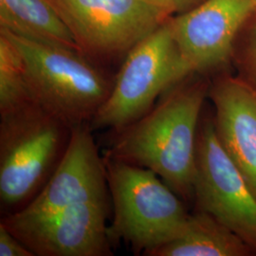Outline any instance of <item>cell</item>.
Segmentation results:
<instances>
[{
    "label": "cell",
    "instance_id": "6da1fadb",
    "mask_svg": "<svg viewBox=\"0 0 256 256\" xmlns=\"http://www.w3.org/2000/svg\"><path fill=\"white\" fill-rule=\"evenodd\" d=\"M180 84V82H178ZM174 84L144 116L111 131L104 154L155 172L184 200L192 198L198 122L207 86Z\"/></svg>",
    "mask_w": 256,
    "mask_h": 256
},
{
    "label": "cell",
    "instance_id": "7a4b0ae2",
    "mask_svg": "<svg viewBox=\"0 0 256 256\" xmlns=\"http://www.w3.org/2000/svg\"><path fill=\"white\" fill-rule=\"evenodd\" d=\"M72 129L34 102L0 115V205L2 216L24 209L52 176Z\"/></svg>",
    "mask_w": 256,
    "mask_h": 256
},
{
    "label": "cell",
    "instance_id": "3957f363",
    "mask_svg": "<svg viewBox=\"0 0 256 256\" xmlns=\"http://www.w3.org/2000/svg\"><path fill=\"white\" fill-rule=\"evenodd\" d=\"M22 58L37 104L68 126L90 124L110 95L113 82L82 52L1 28Z\"/></svg>",
    "mask_w": 256,
    "mask_h": 256
},
{
    "label": "cell",
    "instance_id": "277c9868",
    "mask_svg": "<svg viewBox=\"0 0 256 256\" xmlns=\"http://www.w3.org/2000/svg\"><path fill=\"white\" fill-rule=\"evenodd\" d=\"M113 220L112 245L124 241L136 256H148L174 239L190 214L180 196L150 169L104 154Z\"/></svg>",
    "mask_w": 256,
    "mask_h": 256
},
{
    "label": "cell",
    "instance_id": "5b68a950",
    "mask_svg": "<svg viewBox=\"0 0 256 256\" xmlns=\"http://www.w3.org/2000/svg\"><path fill=\"white\" fill-rule=\"evenodd\" d=\"M191 75L167 20L128 54L106 101L95 114L92 131H117L144 116L174 84Z\"/></svg>",
    "mask_w": 256,
    "mask_h": 256
},
{
    "label": "cell",
    "instance_id": "8992f818",
    "mask_svg": "<svg viewBox=\"0 0 256 256\" xmlns=\"http://www.w3.org/2000/svg\"><path fill=\"white\" fill-rule=\"evenodd\" d=\"M84 55L128 54L168 20L156 0H52Z\"/></svg>",
    "mask_w": 256,
    "mask_h": 256
},
{
    "label": "cell",
    "instance_id": "52a82bcc",
    "mask_svg": "<svg viewBox=\"0 0 256 256\" xmlns=\"http://www.w3.org/2000/svg\"><path fill=\"white\" fill-rule=\"evenodd\" d=\"M192 198L198 210L256 247V196L222 146L212 120L198 128Z\"/></svg>",
    "mask_w": 256,
    "mask_h": 256
},
{
    "label": "cell",
    "instance_id": "ba28073f",
    "mask_svg": "<svg viewBox=\"0 0 256 256\" xmlns=\"http://www.w3.org/2000/svg\"><path fill=\"white\" fill-rule=\"evenodd\" d=\"M110 203L70 205L45 212H16L1 222L34 256H110Z\"/></svg>",
    "mask_w": 256,
    "mask_h": 256
},
{
    "label": "cell",
    "instance_id": "9c48e42d",
    "mask_svg": "<svg viewBox=\"0 0 256 256\" xmlns=\"http://www.w3.org/2000/svg\"><path fill=\"white\" fill-rule=\"evenodd\" d=\"M256 0H203L170 20L174 40L190 74L224 64Z\"/></svg>",
    "mask_w": 256,
    "mask_h": 256
},
{
    "label": "cell",
    "instance_id": "30bf717a",
    "mask_svg": "<svg viewBox=\"0 0 256 256\" xmlns=\"http://www.w3.org/2000/svg\"><path fill=\"white\" fill-rule=\"evenodd\" d=\"M108 192L102 156L90 124H82L72 129L68 148L48 182L20 210L36 214L77 204L110 203Z\"/></svg>",
    "mask_w": 256,
    "mask_h": 256
},
{
    "label": "cell",
    "instance_id": "8fae6325",
    "mask_svg": "<svg viewBox=\"0 0 256 256\" xmlns=\"http://www.w3.org/2000/svg\"><path fill=\"white\" fill-rule=\"evenodd\" d=\"M220 142L256 196V92L241 80L224 79L210 92Z\"/></svg>",
    "mask_w": 256,
    "mask_h": 256
},
{
    "label": "cell",
    "instance_id": "7c38bea8",
    "mask_svg": "<svg viewBox=\"0 0 256 256\" xmlns=\"http://www.w3.org/2000/svg\"><path fill=\"white\" fill-rule=\"evenodd\" d=\"M248 244L210 214H190L182 232L148 256H243Z\"/></svg>",
    "mask_w": 256,
    "mask_h": 256
},
{
    "label": "cell",
    "instance_id": "4fadbf2b",
    "mask_svg": "<svg viewBox=\"0 0 256 256\" xmlns=\"http://www.w3.org/2000/svg\"><path fill=\"white\" fill-rule=\"evenodd\" d=\"M1 28L81 52L52 0H0Z\"/></svg>",
    "mask_w": 256,
    "mask_h": 256
},
{
    "label": "cell",
    "instance_id": "5bb4252c",
    "mask_svg": "<svg viewBox=\"0 0 256 256\" xmlns=\"http://www.w3.org/2000/svg\"><path fill=\"white\" fill-rule=\"evenodd\" d=\"M34 102L22 58L6 36L0 32V115Z\"/></svg>",
    "mask_w": 256,
    "mask_h": 256
},
{
    "label": "cell",
    "instance_id": "9a60e30c",
    "mask_svg": "<svg viewBox=\"0 0 256 256\" xmlns=\"http://www.w3.org/2000/svg\"><path fill=\"white\" fill-rule=\"evenodd\" d=\"M0 256H34V254L0 223Z\"/></svg>",
    "mask_w": 256,
    "mask_h": 256
},
{
    "label": "cell",
    "instance_id": "2e32d148",
    "mask_svg": "<svg viewBox=\"0 0 256 256\" xmlns=\"http://www.w3.org/2000/svg\"><path fill=\"white\" fill-rule=\"evenodd\" d=\"M162 8L169 14L184 12L188 10L192 9L203 0H156Z\"/></svg>",
    "mask_w": 256,
    "mask_h": 256
},
{
    "label": "cell",
    "instance_id": "e0dca14e",
    "mask_svg": "<svg viewBox=\"0 0 256 256\" xmlns=\"http://www.w3.org/2000/svg\"><path fill=\"white\" fill-rule=\"evenodd\" d=\"M252 61H254V64L256 70V28L254 39H252Z\"/></svg>",
    "mask_w": 256,
    "mask_h": 256
}]
</instances>
